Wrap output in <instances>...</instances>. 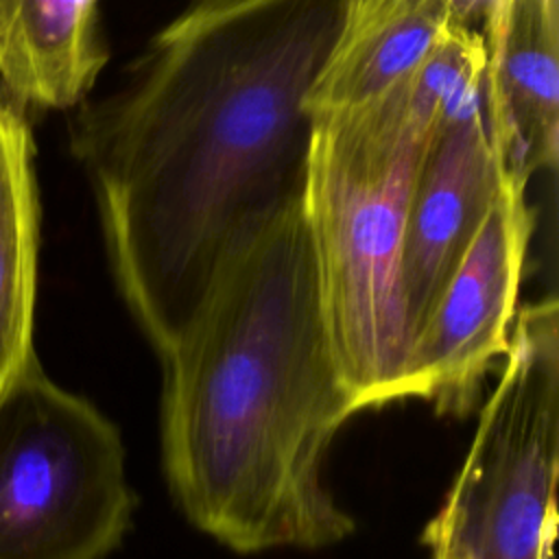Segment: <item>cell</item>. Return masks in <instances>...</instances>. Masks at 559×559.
<instances>
[{"mask_svg":"<svg viewBox=\"0 0 559 559\" xmlns=\"http://www.w3.org/2000/svg\"><path fill=\"white\" fill-rule=\"evenodd\" d=\"M347 0H194L105 96L70 148L114 284L159 354L234 245L304 192L312 85Z\"/></svg>","mask_w":559,"mask_h":559,"instance_id":"1","label":"cell"},{"mask_svg":"<svg viewBox=\"0 0 559 559\" xmlns=\"http://www.w3.org/2000/svg\"><path fill=\"white\" fill-rule=\"evenodd\" d=\"M301 194L234 245L157 354L170 493L199 531L240 555L317 550L354 531L325 483L328 450L354 408Z\"/></svg>","mask_w":559,"mask_h":559,"instance_id":"2","label":"cell"},{"mask_svg":"<svg viewBox=\"0 0 559 559\" xmlns=\"http://www.w3.org/2000/svg\"><path fill=\"white\" fill-rule=\"evenodd\" d=\"M469 79L467 55L441 44L376 98L312 118L301 201L354 413L408 397L413 336L400 290L406 207L426 138Z\"/></svg>","mask_w":559,"mask_h":559,"instance_id":"3","label":"cell"},{"mask_svg":"<svg viewBox=\"0 0 559 559\" xmlns=\"http://www.w3.org/2000/svg\"><path fill=\"white\" fill-rule=\"evenodd\" d=\"M498 380L439 511L428 559H550L559 476V310H518Z\"/></svg>","mask_w":559,"mask_h":559,"instance_id":"4","label":"cell"},{"mask_svg":"<svg viewBox=\"0 0 559 559\" xmlns=\"http://www.w3.org/2000/svg\"><path fill=\"white\" fill-rule=\"evenodd\" d=\"M133 509L118 428L31 360L0 391V559H103Z\"/></svg>","mask_w":559,"mask_h":559,"instance_id":"5","label":"cell"},{"mask_svg":"<svg viewBox=\"0 0 559 559\" xmlns=\"http://www.w3.org/2000/svg\"><path fill=\"white\" fill-rule=\"evenodd\" d=\"M535 227L526 186L504 173L474 240L428 314L408 369V397L467 417L509 352Z\"/></svg>","mask_w":559,"mask_h":559,"instance_id":"6","label":"cell"},{"mask_svg":"<svg viewBox=\"0 0 559 559\" xmlns=\"http://www.w3.org/2000/svg\"><path fill=\"white\" fill-rule=\"evenodd\" d=\"M502 177L483 72L435 120L411 186L400 253V290L413 347L489 212Z\"/></svg>","mask_w":559,"mask_h":559,"instance_id":"7","label":"cell"},{"mask_svg":"<svg viewBox=\"0 0 559 559\" xmlns=\"http://www.w3.org/2000/svg\"><path fill=\"white\" fill-rule=\"evenodd\" d=\"M485 98L509 177L552 170L559 148V0H487Z\"/></svg>","mask_w":559,"mask_h":559,"instance_id":"8","label":"cell"},{"mask_svg":"<svg viewBox=\"0 0 559 559\" xmlns=\"http://www.w3.org/2000/svg\"><path fill=\"white\" fill-rule=\"evenodd\" d=\"M459 17H465L463 0H347L308 96V114L341 111L386 92L430 55Z\"/></svg>","mask_w":559,"mask_h":559,"instance_id":"9","label":"cell"},{"mask_svg":"<svg viewBox=\"0 0 559 559\" xmlns=\"http://www.w3.org/2000/svg\"><path fill=\"white\" fill-rule=\"evenodd\" d=\"M100 0H4L0 85L22 107L70 109L87 98L109 52Z\"/></svg>","mask_w":559,"mask_h":559,"instance_id":"10","label":"cell"},{"mask_svg":"<svg viewBox=\"0 0 559 559\" xmlns=\"http://www.w3.org/2000/svg\"><path fill=\"white\" fill-rule=\"evenodd\" d=\"M33 157L26 107L0 85V391L37 358L39 199Z\"/></svg>","mask_w":559,"mask_h":559,"instance_id":"11","label":"cell"},{"mask_svg":"<svg viewBox=\"0 0 559 559\" xmlns=\"http://www.w3.org/2000/svg\"><path fill=\"white\" fill-rule=\"evenodd\" d=\"M4 48V0H0V59Z\"/></svg>","mask_w":559,"mask_h":559,"instance_id":"12","label":"cell"}]
</instances>
